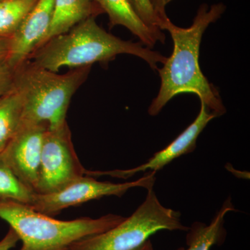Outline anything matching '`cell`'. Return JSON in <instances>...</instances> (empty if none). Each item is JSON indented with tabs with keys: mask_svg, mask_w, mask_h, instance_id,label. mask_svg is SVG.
<instances>
[{
	"mask_svg": "<svg viewBox=\"0 0 250 250\" xmlns=\"http://www.w3.org/2000/svg\"><path fill=\"white\" fill-rule=\"evenodd\" d=\"M36 192L20 180L0 156V200L30 205Z\"/></svg>",
	"mask_w": 250,
	"mask_h": 250,
	"instance_id": "2e32d148",
	"label": "cell"
},
{
	"mask_svg": "<svg viewBox=\"0 0 250 250\" xmlns=\"http://www.w3.org/2000/svg\"><path fill=\"white\" fill-rule=\"evenodd\" d=\"M18 241L20 238L17 233L10 228L6 236L0 241V250H11L16 247Z\"/></svg>",
	"mask_w": 250,
	"mask_h": 250,
	"instance_id": "ffe728a7",
	"label": "cell"
},
{
	"mask_svg": "<svg viewBox=\"0 0 250 250\" xmlns=\"http://www.w3.org/2000/svg\"><path fill=\"white\" fill-rule=\"evenodd\" d=\"M131 54L143 59L153 70L167 57L142 43L122 40L100 27L91 17L70 30L54 36L36 49L28 60L52 72L63 67H91L95 62L107 64L120 54Z\"/></svg>",
	"mask_w": 250,
	"mask_h": 250,
	"instance_id": "7a4b0ae2",
	"label": "cell"
},
{
	"mask_svg": "<svg viewBox=\"0 0 250 250\" xmlns=\"http://www.w3.org/2000/svg\"><path fill=\"white\" fill-rule=\"evenodd\" d=\"M107 14L110 27L121 25L126 27L134 36H137L143 45L151 49L156 42L165 43L164 33H158L148 27L135 12L129 0H95Z\"/></svg>",
	"mask_w": 250,
	"mask_h": 250,
	"instance_id": "8fae6325",
	"label": "cell"
},
{
	"mask_svg": "<svg viewBox=\"0 0 250 250\" xmlns=\"http://www.w3.org/2000/svg\"><path fill=\"white\" fill-rule=\"evenodd\" d=\"M129 1L135 12L148 27L156 32H163L162 22L153 9L149 0H129Z\"/></svg>",
	"mask_w": 250,
	"mask_h": 250,
	"instance_id": "e0dca14e",
	"label": "cell"
},
{
	"mask_svg": "<svg viewBox=\"0 0 250 250\" xmlns=\"http://www.w3.org/2000/svg\"><path fill=\"white\" fill-rule=\"evenodd\" d=\"M39 0L0 1V39H11Z\"/></svg>",
	"mask_w": 250,
	"mask_h": 250,
	"instance_id": "9a60e30c",
	"label": "cell"
},
{
	"mask_svg": "<svg viewBox=\"0 0 250 250\" xmlns=\"http://www.w3.org/2000/svg\"><path fill=\"white\" fill-rule=\"evenodd\" d=\"M223 3L200 6L192 24L189 27H179L170 19L166 21L164 30L170 33L173 41V51L163 67L158 68L161 78L159 93L148 108V113L155 116L177 95L195 94L215 117L226 113L220 93L215 85L206 78L200 69L199 57L202 36L212 23L216 22L225 13Z\"/></svg>",
	"mask_w": 250,
	"mask_h": 250,
	"instance_id": "6da1fadb",
	"label": "cell"
},
{
	"mask_svg": "<svg viewBox=\"0 0 250 250\" xmlns=\"http://www.w3.org/2000/svg\"><path fill=\"white\" fill-rule=\"evenodd\" d=\"M155 172H146L142 178L123 184L99 182L92 176L84 175L69 184L58 191L38 194L29 207L42 214L54 216L69 207L82 205L106 196L121 197L130 188L142 187L149 190L155 182Z\"/></svg>",
	"mask_w": 250,
	"mask_h": 250,
	"instance_id": "52a82bcc",
	"label": "cell"
},
{
	"mask_svg": "<svg viewBox=\"0 0 250 250\" xmlns=\"http://www.w3.org/2000/svg\"><path fill=\"white\" fill-rule=\"evenodd\" d=\"M234 210L236 209L231 200L228 199L209 225L200 222L192 224L191 228L188 230L187 249L181 248L177 250H210L215 245H221L226 237L224 218L228 212Z\"/></svg>",
	"mask_w": 250,
	"mask_h": 250,
	"instance_id": "4fadbf2b",
	"label": "cell"
},
{
	"mask_svg": "<svg viewBox=\"0 0 250 250\" xmlns=\"http://www.w3.org/2000/svg\"><path fill=\"white\" fill-rule=\"evenodd\" d=\"M14 69L5 59L0 60V97L14 88Z\"/></svg>",
	"mask_w": 250,
	"mask_h": 250,
	"instance_id": "ac0fdd59",
	"label": "cell"
},
{
	"mask_svg": "<svg viewBox=\"0 0 250 250\" xmlns=\"http://www.w3.org/2000/svg\"><path fill=\"white\" fill-rule=\"evenodd\" d=\"M188 229L182 225L181 213L161 205L152 188L131 216L105 232L76 242L67 250H135L161 230Z\"/></svg>",
	"mask_w": 250,
	"mask_h": 250,
	"instance_id": "5b68a950",
	"label": "cell"
},
{
	"mask_svg": "<svg viewBox=\"0 0 250 250\" xmlns=\"http://www.w3.org/2000/svg\"><path fill=\"white\" fill-rule=\"evenodd\" d=\"M152 4L153 9L155 11L158 18L162 22V30H164V26L166 21L169 19L166 12V7L172 0H149Z\"/></svg>",
	"mask_w": 250,
	"mask_h": 250,
	"instance_id": "d6986e66",
	"label": "cell"
},
{
	"mask_svg": "<svg viewBox=\"0 0 250 250\" xmlns=\"http://www.w3.org/2000/svg\"><path fill=\"white\" fill-rule=\"evenodd\" d=\"M72 141L67 123L46 131L41 152L36 193L58 191L76 179L86 175Z\"/></svg>",
	"mask_w": 250,
	"mask_h": 250,
	"instance_id": "8992f818",
	"label": "cell"
},
{
	"mask_svg": "<svg viewBox=\"0 0 250 250\" xmlns=\"http://www.w3.org/2000/svg\"><path fill=\"white\" fill-rule=\"evenodd\" d=\"M90 69L77 67L59 74L31 60L18 65L14 69V88L22 98V121L45 123L49 129L66 123L72 96L86 80Z\"/></svg>",
	"mask_w": 250,
	"mask_h": 250,
	"instance_id": "3957f363",
	"label": "cell"
},
{
	"mask_svg": "<svg viewBox=\"0 0 250 250\" xmlns=\"http://www.w3.org/2000/svg\"><path fill=\"white\" fill-rule=\"evenodd\" d=\"M0 218L22 241L20 250H67L80 240L111 229L125 217L108 214L64 221L36 211L27 205L4 200H0Z\"/></svg>",
	"mask_w": 250,
	"mask_h": 250,
	"instance_id": "277c9868",
	"label": "cell"
},
{
	"mask_svg": "<svg viewBox=\"0 0 250 250\" xmlns=\"http://www.w3.org/2000/svg\"><path fill=\"white\" fill-rule=\"evenodd\" d=\"M215 118L216 117L207 109L205 104L201 103L200 113L193 123L189 125L168 146L162 150L155 153L147 162L128 170H116L109 172L88 171V174L90 176L109 175L118 178L128 179L139 172H153L156 173L174 159L193 152L197 147L199 136L208 123Z\"/></svg>",
	"mask_w": 250,
	"mask_h": 250,
	"instance_id": "9c48e42d",
	"label": "cell"
},
{
	"mask_svg": "<svg viewBox=\"0 0 250 250\" xmlns=\"http://www.w3.org/2000/svg\"><path fill=\"white\" fill-rule=\"evenodd\" d=\"M102 14L104 13L95 0H54L50 27L39 47L54 36L67 32L82 21Z\"/></svg>",
	"mask_w": 250,
	"mask_h": 250,
	"instance_id": "7c38bea8",
	"label": "cell"
},
{
	"mask_svg": "<svg viewBox=\"0 0 250 250\" xmlns=\"http://www.w3.org/2000/svg\"><path fill=\"white\" fill-rule=\"evenodd\" d=\"M0 1H1V0H0Z\"/></svg>",
	"mask_w": 250,
	"mask_h": 250,
	"instance_id": "603a6c76",
	"label": "cell"
},
{
	"mask_svg": "<svg viewBox=\"0 0 250 250\" xmlns=\"http://www.w3.org/2000/svg\"><path fill=\"white\" fill-rule=\"evenodd\" d=\"M11 39H0V60L6 59L9 53Z\"/></svg>",
	"mask_w": 250,
	"mask_h": 250,
	"instance_id": "44dd1931",
	"label": "cell"
},
{
	"mask_svg": "<svg viewBox=\"0 0 250 250\" xmlns=\"http://www.w3.org/2000/svg\"><path fill=\"white\" fill-rule=\"evenodd\" d=\"M54 3V0H39L11 38L5 60L13 69L28 60L39 48L50 27Z\"/></svg>",
	"mask_w": 250,
	"mask_h": 250,
	"instance_id": "30bf717a",
	"label": "cell"
},
{
	"mask_svg": "<svg viewBox=\"0 0 250 250\" xmlns=\"http://www.w3.org/2000/svg\"><path fill=\"white\" fill-rule=\"evenodd\" d=\"M45 123L21 121L14 137L0 156L21 182L36 192L39 181Z\"/></svg>",
	"mask_w": 250,
	"mask_h": 250,
	"instance_id": "ba28073f",
	"label": "cell"
},
{
	"mask_svg": "<svg viewBox=\"0 0 250 250\" xmlns=\"http://www.w3.org/2000/svg\"><path fill=\"white\" fill-rule=\"evenodd\" d=\"M22 113V98L14 88L0 97V154L18 131Z\"/></svg>",
	"mask_w": 250,
	"mask_h": 250,
	"instance_id": "5bb4252c",
	"label": "cell"
},
{
	"mask_svg": "<svg viewBox=\"0 0 250 250\" xmlns=\"http://www.w3.org/2000/svg\"><path fill=\"white\" fill-rule=\"evenodd\" d=\"M135 250H153V246L152 243L149 240L146 241L142 246L140 247L139 248Z\"/></svg>",
	"mask_w": 250,
	"mask_h": 250,
	"instance_id": "7402d4cb",
	"label": "cell"
}]
</instances>
